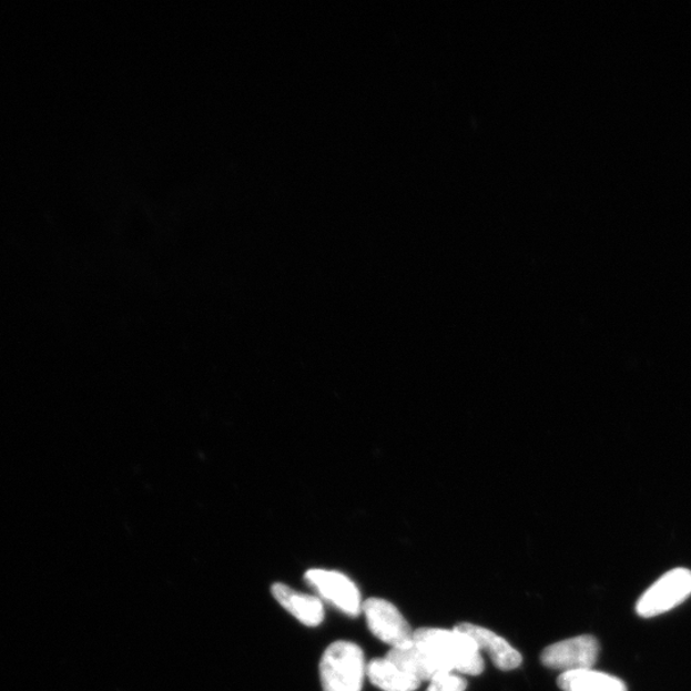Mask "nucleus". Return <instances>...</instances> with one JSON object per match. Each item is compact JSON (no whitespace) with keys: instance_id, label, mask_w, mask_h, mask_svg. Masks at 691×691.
I'll return each mask as SVG.
<instances>
[{"instance_id":"39448f33","label":"nucleus","mask_w":691,"mask_h":691,"mask_svg":"<svg viewBox=\"0 0 691 691\" xmlns=\"http://www.w3.org/2000/svg\"><path fill=\"white\" fill-rule=\"evenodd\" d=\"M598 640L592 636H580L549 646L540 656L548 669L563 672L592 670L598 661Z\"/></svg>"},{"instance_id":"7ed1b4c3","label":"nucleus","mask_w":691,"mask_h":691,"mask_svg":"<svg viewBox=\"0 0 691 691\" xmlns=\"http://www.w3.org/2000/svg\"><path fill=\"white\" fill-rule=\"evenodd\" d=\"M691 596V571L688 569H673L665 572L662 578L640 597L637 603V612L642 618H654L675 609Z\"/></svg>"},{"instance_id":"6e6552de","label":"nucleus","mask_w":691,"mask_h":691,"mask_svg":"<svg viewBox=\"0 0 691 691\" xmlns=\"http://www.w3.org/2000/svg\"><path fill=\"white\" fill-rule=\"evenodd\" d=\"M272 595L283 609L304 626L314 628L324 621V606L321 598L298 593L281 582L272 587Z\"/></svg>"},{"instance_id":"0eeeda50","label":"nucleus","mask_w":691,"mask_h":691,"mask_svg":"<svg viewBox=\"0 0 691 691\" xmlns=\"http://www.w3.org/2000/svg\"><path fill=\"white\" fill-rule=\"evenodd\" d=\"M457 630L465 632L477 643L480 652H487L490 661L497 669L502 671H512L520 668L522 656L507 642L506 639L496 634L486 628L472 626V623H460Z\"/></svg>"},{"instance_id":"9b49d317","label":"nucleus","mask_w":691,"mask_h":691,"mask_svg":"<svg viewBox=\"0 0 691 691\" xmlns=\"http://www.w3.org/2000/svg\"><path fill=\"white\" fill-rule=\"evenodd\" d=\"M386 659L398 665L407 673L423 681H431L438 673L427 660V657L414 643L407 648L390 649Z\"/></svg>"},{"instance_id":"20e7f679","label":"nucleus","mask_w":691,"mask_h":691,"mask_svg":"<svg viewBox=\"0 0 691 691\" xmlns=\"http://www.w3.org/2000/svg\"><path fill=\"white\" fill-rule=\"evenodd\" d=\"M363 612L372 634L393 649L407 648L414 643V631L397 607L386 599L369 598L363 603Z\"/></svg>"},{"instance_id":"f8f14e48","label":"nucleus","mask_w":691,"mask_h":691,"mask_svg":"<svg viewBox=\"0 0 691 691\" xmlns=\"http://www.w3.org/2000/svg\"><path fill=\"white\" fill-rule=\"evenodd\" d=\"M468 682L455 672L440 673L429 682L427 691H465Z\"/></svg>"},{"instance_id":"423d86ee","label":"nucleus","mask_w":691,"mask_h":691,"mask_svg":"<svg viewBox=\"0 0 691 691\" xmlns=\"http://www.w3.org/2000/svg\"><path fill=\"white\" fill-rule=\"evenodd\" d=\"M305 580L323 599L337 607L339 611L354 618L363 611L360 590L344 573L313 569L306 571Z\"/></svg>"},{"instance_id":"1a4fd4ad","label":"nucleus","mask_w":691,"mask_h":691,"mask_svg":"<svg viewBox=\"0 0 691 691\" xmlns=\"http://www.w3.org/2000/svg\"><path fill=\"white\" fill-rule=\"evenodd\" d=\"M366 677L372 684L383 691H415L421 685L419 679L414 678L388 659H376L366 665Z\"/></svg>"},{"instance_id":"f03ea898","label":"nucleus","mask_w":691,"mask_h":691,"mask_svg":"<svg viewBox=\"0 0 691 691\" xmlns=\"http://www.w3.org/2000/svg\"><path fill=\"white\" fill-rule=\"evenodd\" d=\"M365 656L359 646L336 642L324 652L321 680L324 691H362L366 675Z\"/></svg>"},{"instance_id":"9d476101","label":"nucleus","mask_w":691,"mask_h":691,"mask_svg":"<svg viewBox=\"0 0 691 691\" xmlns=\"http://www.w3.org/2000/svg\"><path fill=\"white\" fill-rule=\"evenodd\" d=\"M557 684L563 691H628L622 680L595 670L563 672Z\"/></svg>"},{"instance_id":"f257e3e1","label":"nucleus","mask_w":691,"mask_h":691,"mask_svg":"<svg viewBox=\"0 0 691 691\" xmlns=\"http://www.w3.org/2000/svg\"><path fill=\"white\" fill-rule=\"evenodd\" d=\"M414 644L427 657L438 675L459 672L461 675L478 677L485 671V660L477 643L456 628L415 630Z\"/></svg>"}]
</instances>
